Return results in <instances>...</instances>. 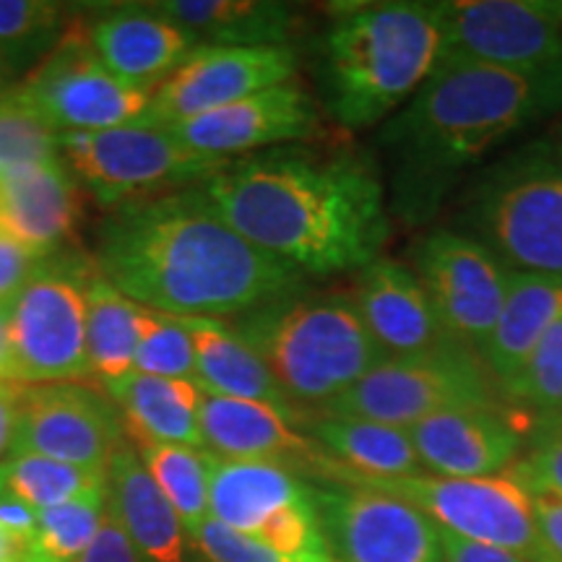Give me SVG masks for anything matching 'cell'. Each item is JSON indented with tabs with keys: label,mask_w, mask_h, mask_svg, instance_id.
<instances>
[{
	"label": "cell",
	"mask_w": 562,
	"mask_h": 562,
	"mask_svg": "<svg viewBox=\"0 0 562 562\" xmlns=\"http://www.w3.org/2000/svg\"><path fill=\"white\" fill-rule=\"evenodd\" d=\"M201 188L232 229L305 277L368 269L391 235L381 170L351 146L248 154Z\"/></svg>",
	"instance_id": "1"
},
{
	"label": "cell",
	"mask_w": 562,
	"mask_h": 562,
	"mask_svg": "<svg viewBox=\"0 0 562 562\" xmlns=\"http://www.w3.org/2000/svg\"><path fill=\"white\" fill-rule=\"evenodd\" d=\"M97 269L140 307L180 318H237L305 286V273L245 240L201 186L112 209Z\"/></svg>",
	"instance_id": "2"
},
{
	"label": "cell",
	"mask_w": 562,
	"mask_h": 562,
	"mask_svg": "<svg viewBox=\"0 0 562 562\" xmlns=\"http://www.w3.org/2000/svg\"><path fill=\"white\" fill-rule=\"evenodd\" d=\"M562 110V66L518 74L440 60L381 131L391 161L389 211L404 227L438 216L459 180L513 133Z\"/></svg>",
	"instance_id": "3"
},
{
	"label": "cell",
	"mask_w": 562,
	"mask_h": 562,
	"mask_svg": "<svg viewBox=\"0 0 562 562\" xmlns=\"http://www.w3.org/2000/svg\"><path fill=\"white\" fill-rule=\"evenodd\" d=\"M442 47L438 3L391 0L336 9L321 45L328 112L347 131L383 123L435 74Z\"/></svg>",
	"instance_id": "4"
},
{
	"label": "cell",
	"mask_w": 562,
	"mask_h": 562,
	"mask_svg": "<svg viewBox=\"0 0 562 562\" xmlns=\"http://www.w3.org/2000/svg\"><path fill=\"white\" fill-rule=\"evenodd\" d=\"M229 328L261 357L284 396L311 417L389 360L364 326L355 292L302 286L237 315Z\"/></svg>",
	"instance_id": "5"
},
{
	"label": "cell",
	"mask_w": 562,
	"mask_h": 562,
	"mask_svg": "<svg viewBox=\"0 0 562 562\" xmlns=\"http://www.w3.org/2000/svg\"><path fill=\"white\" fill-rule=\"evenodd\" d=\"M453 229L513 271L562 279V138L531 140L484 167L461 195Z\"/></svg>",
	"instance_id": "6"
},
{
	"label": "cell",
	"mask_w": 562,
	"mask_h": 562,
	"mask_svg": "<svg viewBox=\"0 0 562 562\" xmlns=\"http://www.w3.org/2000/svg\"><path fill=\"white\" fill-rule=\"evenodd\" d=\"M505 393L476 349L451 341L427 355L385 360L323 409L409 430L438 412L505 406Z\"/></svg>",
	"instance_id": "7"
},
{
	"label": "cell",
	"mask_w": 562,
	"mask_h": 562,
	"mask_svg": "<svg viewBox=\"0 0 562 562\" xmlns=\"http://www.w3.org/2000/svg\"><path fill=\"white\" fill-rule=\"evenodd\" d=\"M97 261L53 252L11 305V349L24 385L79 383L89 378V277Z\"/></svg>",
	"instance_id": "8"
},
{
	"label": "cell",
	"mask_w": 562,
	"mask_h": 562,
	"mask_svg": "<svg viewBox=\"0 0 562 562\" xmlns=\"http://www.w3.org/2000/svg\"><path fill=\"white\" fill-rule=\"evenodd\" d=\"M60 154L70 172L110 211L146 195L203 186L227 161L182 146L167 128L131 123L91 133H60Z\"/></svg>",
	"instance_id": "9"
},
{
	"label": "cell",
	"mask_w": 562,
	"mask_h": 562,
	"mask_svg": "<svg viewBox=\"0 0 562 562\" xmlns=\"http://www.w3.org/2000/svg\"><path fill=\"white\" fill-rule=\"evenodd\" d=\"M341 482L364 484L402 497L427 513L440 529L469 542L508 550L526 562H560L547 550L533 521L531 495L505 474L476 476V480L435 474L372 480V476L351 474L347 469Z\"/></svg>",
	"instance_id": "10"
},
{
	"label": "cell",
	"mask_w": 562,
	"mask_h": 562,
	"mask_svg": "<svg viewBox=\"0 0 562 562\" xmlns=\"http://www.w3.org/2000/svg\"><path fill=\"white\" fill-rule=\"evenodd\" d=\"M58 133H91L140 123L154 89L133 87L104 66L89 26H66L53 53L11 89Z\"/></svg>",
	"instance_id": "11"
},
{
	"label": "cell",
	"mask_w": 562,
	"mask_h": 562,
	"mask_svg": "<svg viewBox=\"0 0 562 562\" xmlns=\"http://www.w3.org/2000/svg\"><path fill=\"white\" fill-rule=\"evenodd\" d=\"M412 269L448 336L482 355L508 297L513 269L482 240L453 227L427 232L414 245Z\"/></svg>",
	"instance_id": "12"
},
{
	"label": "cell",
	"mask_w": 562,
	"mask_h": 562,
	"mask_svg": "<svg viewBox=\"0 0 562 562\" xmlns=\"http://www.w3.org/2000/svg\"><path fill=\"white\" fill-rule=\"evenodd\" d=\"M334 562H446L440 526L412 503L355 482H311Z\"/></svg>",
	"instance_id": "13"
},
{
	"label": "cell",
	"mask_w": 562,
	"mask_h": 562,
	"mask_svg": "<svg viewBox=\"0 0 562 562\" xmlns=\"http://www.w3.org/2000/svg\"><path fill=\"white\" fill-rule=\"evenodd\" d=\"M446 60L518 74L562 66V0H442Z\"/></svg>",
	"instance_id": "14"
},
{
	"label": "cell",
	"mask_w": 562,
	"mask_h": 562,
	"mask_svg": "<svg viewBox=\"0 0 562 562\" xmlns=\"http://www.w3.org/2000/svg\"><path fill=\"white\" fill-rule=\"evenodd\" d=\"M123 440V417L108 391L83 383L24 385L9 456H45L108 474Z\"/></svg>",
	"instance_id": "15"
},
{
	"label": "cell",
	"mask_w": 562,
	"mask_h": 562,
	"mask_svg": "<svg viewBox=\"0 0 562 562\" xmlns=\"http://www.w3.org/2000/svg\"><path fill=\"white\" fill-rule=\"evenodd\" d=\"M294 74L297 53L292 47L199 45L165 81L157 83L144 123L167 128L191 121L292 81Z\"/></svg>",
	"instance_id": "16"
},
{
	"label": "cell",
	"mask_w": 562,
	"mask_h": 562,
	"mask_svg": "<svg viewBox=\"0 0 562 562\" xmlns=\"http://www.w3.org/2000/svg\"><path fill=\"white\" fill-rule=\"evenodd\" d=\"M167 131L195 154L229 161V157L240 154H258L315 138L321 131V115L305 87L286 81L222 110L167 125Z\"/></svg>",
	"instance_id": "17"
},
{
	"label": "cell",
	"mask_w": 562,
	"mask_h": 562,
	"mask_svg": "<svg viewBox=\"0 0 562 562\" xmlns=\"http://www.w3.org/2000/svg\"><path fill=\"white\" fill-rule=\"evenodd\" d=\"M199 427L203 448L220 459L271 461L307 482H339L344 476L339 461L269 404L203 393Z\"/></svg>",
	"instance_id": "18"
},
{
	"label": "cell",
	"mask_w": 562,
	"mask_h": 562,
	"mask_svg": "<svg viewBox=\"0 0 562 562\" xmlns=\"http://www.w3.org/2000/svg\"><path fill=\"white\" fill-rule=\"evenodd\" d=\"M427 474L476 480L505 474L526 451L531 425L505 406H461L438 412L409 427Z\"/></svg>",
	"instance_id": "19"
},
{
	"label": "cell",
	"mask_w": 562,
	"mask_h": 562,
	"mask_svg": "<svg viewBox=\"0 0 562 562\" xmlns=\"http://www.w3.org/2000/svg\"><path fill=\"white\" fill-rule=\"evenodd\" d=\"M351 292L364 326L389 360L427 355L453 341L409 263L378 258L360 271Z\"/></svg>",
	"instance_id": "20"
},
{
	"label": "cell",
	"mask_w": 562,
	"mask_h": 562,
	"mask_svg": "<svg viewBox=\"0 0 562 562\" xmlns=\"http://www.w3.org/2000/svg\"><path fill=\"white\" fill-rule=\"evenodd\" d=\"M79 214V182L60 159L30 161L0 175V229L37 256L58 252L74 237Z\"/></svg>",
	"instance_id": "21"
},
{
	"label": "cell",
	"mask_w": 562,
	"mask_h": 562,
	"mask_svg": "<svg viewBox=\"0 0 562 562\" xmlns=\"http://www.w3.org/2000/svg\"><path fill=\"white\" fill-rule=\"evenodd\" d=\"M94 53L112 74L133 87L157 89L201 45L151 5H117L89 26Z\"/></svg>",
	"instance_id": "22"
},
{
	"label": "cell",
	"mask_w": 562,
	"mask_h": 562,
	"mask_svg": "<svg viewBox=\"0 0 562 562\" xmlns=\"http://www.w3.org/2000/svg\"><path fill=\"white\" fill-rule=\"evenodd\" d=\"M108 505L144 562H193L180 516L125 438L108 467Z\"/></svg>",
	"instance_id": "23"
},
{
	"label": "cell",
	"mask_w": 562,
	"mask_h": 562,
	"mask_svg": "<svg viewBox=\"0 0 562 562\" xmlns=\"http://www.w3.org/2000/svg\"><path fill=\"white\" fill-rule=\"evenodd\" d=\"M182 323L193 336L195 383L201 385L203 393L269 404L297 422L300 430L311 425V414L300 412L284 396L261 357L229 326L214 318H182Z\"/></svg>",
	"instance_id": "24"
},
{
	"label": "cell",
	"mask_w": 562,
	"mask_h": 562,
	"mask_svg": "<svg viewBox=\"0 0 562 562\" xmlns=\"http://www.w3.org/2000/svg\"><path fill=\"white\" fill-rule=\"evenodd\" d=\"M149 5L201 45L290 47L300 26L297 11L277 0H161Z\"/></svg>",
	"instance_id": "25"
},
{
	"label": "cell",
	"mask_w": 562,
	"mask_h": 562,
	"mask_svg": "<svg viewBox=\"0 0 562 562\" xmlns=\"http://www.w3.org/2000/svg\"><path fill=\"white\" fill-rule=\"evenodd\" d=\"M562 318V279L542 277V273L513 271L508 297L487 344L482 360L487 364L503 393L516 381L518 372L550 331ZM508 402V398H505Z\"/></svg>",
	"instance_id": "26"
},
{
	"label": "cell",
	"mask_w": 562,
	"mask_h": 562,
	"mask_svg": "<svg viewBox=\"0 0 562 562\" xmlns=\"http://www.w3.org/2000/svg\"><path fill=\"white\" fill-rule=\"evenodd\" d=\"M305 476L271 461L216 456L209 487V516L229 529L256 537L266 524L311 492Z\"/></svg>",
	"instance_id": "27"
},
{
	"label": "cell",
	"mask_w": 562,
	"mask_h": 562,
	"mask_svg": "<svg viewBox=\"0 0 562 562\" xmlns=\"http://www.w3.org/2000/svg\"><path fill=\"white\" fill-rule=\"evenodd\" d=\"M104 391L121 412L125 435H140V438L172 442V446L203 448L199 427L203 391L195 381L154 378L133 370L131 375L108 385Z\"/></svg>",
	"instance_id": "28"
},
{
	"label": "cell",
	"mask_w": 562,
	"mask_h": 562,
	"mask_svg": "<svg viewBox=\"0 0 562 562\" xmlns=\"http://www.w3.org/2000/svg\"><path fill=\"white\" fill-rule=\"evenodd\" d=\"M305 430L334 461H339L357 476L402 480V476L427 474L412 435L404 427L336 417V414H315Z\"/></svg>",
	"instance_id": "29"
},
{
	"label": "cell",
	"mask_w": 562,
	"mask_h": 562,
	"mask_svg": "<svg viewBox=\"0 0 562 562\" xmlns=\"http://www.w3.org/2000/svg\"><path fill=\"white\" fill-rule=\"evenodd\" d=\"M87 307L89 372L108 389L133 372L140 305L115 290L102 271L94 269L89 277Z\"/></svg>",
	"instance_id": "30"
},
{
	"label": "cell",
	"mask_w": 562,
	"mask_h": 562,
	"mask_svg": "<svg viewBox=\"0 0 562 562\" xmlns=\"http://www.w3.org/2000/svg\"><path fill=\"white\" fill-rule=\"evenodd\" d=\"M125 438L136 448L151 480L165 492L191 537L209 518V487L216 456L203 448L172 446V442H157L140 435H125Z\"/></svg>",
	"instance_id": "31"
},
{
	"label": "cell",
	"mask_w": 562,
	"mask_h": 562,
	"mask_svg": "<svg viewBox=\"0 0 562 562\" xmlns=\"http://www.w3.org/2000/svg\"><path fill=\"white\" fill-rule=\"evenodd\" d=\"M108 484V474L70 467L45 456L19 453L0 461V497L30 505L32 510H50Z\"/></svg>",
	"instance_id": "32"
},
{
	"label": "cell",
	"mask_w": 562,
	"mask_h": 562,
	"mask_svg": "<svg viewBox=\"0 0 562 562\" xmlns=\"http://www.w3.org/2000/svg\"><path fill=\"white\" fill-rule=\"evenodd\" d=\"M66 5L55 0H0V63L5 74L37 68L66 32Z\"/></svg>",
	"instance_id": "33"
},
{
	"label": "cell",
	"mask_w": 562,
	"mask_h": 562,
	"mask_svg": "<svg viewBox=\"0 0 562 562\" xmlns=\"http://www.w3.org/2000/svg\"><path fill=\"white\" fill-rule=\"evenodd\" d=\"M108 513V484L76 501L42 510L30 539V562H76Z\"/></svg>",
	"instance_id": "34"
},
{
	"label": "cell",
	"mask_w": 562,
	"mask_h": 562,
	"mask_svg": "<svg viewBox=\"0 0 562 562\" xmlns=\"http://www.w3.org/2000/svg\"><path fill=\"white\" fill-rule=\"evenodd\" d=\"M505 398L529 419L531 432L562 419V318L531 351Z\"/></svg>",
	"instance_id": "35"
},
{
	"label": "cell",
	"mask_w": 562,
	"mask_h": 562,
	"mask_svg": "<svg viewBox=\"0 0 562 562\" xmlns=\"http://www.w3.org/2000/svg\"><path fill=\"white\" fill-rule=\"evenodd\" d=\"M133 370L154 378L195 381L193 336L182 318L140 307Z\"/></svg>",
	"instance_id": "36"
},
{
	"label": "cell",
	"mask_w": 562,
	"mask_h": 562,
	"mask_svg": "<svg viewBox=\"0 0 562 562\" xmlns=\"http://www.w3.org/2000/svg\"><path fill=\"white\" fill-rule=\"evenodd\" d=\"M47 159H60V133L13 91H5L0 97V175Z\"/></svg>",
	"instance_id": "37"
},
{
	"label": "cell",
	"mask_w": 562,
	"mask_h": 562,
	"mask_svg": "<svg viewBox=\"0 0 562 562\" xmlns=\"http://www.w3.org/2000/svg\"><path fill=\"white\" fill-rule=\"evenodd\" d=\"M529 495H552L562 501V427L533 430L526 451L505 472Z\"/></svg>",
	"instance_id": "38"
},
{
	"label": "cell",
	"mask_w": 562,
	"mask_h": 562,
	"mask_svg": "<svg viewBox=\"0 0 562 562\" xmlns=\"http://www.w3.org/2000/svg\"><path fill=\"white\" fill-rule=\"evenodd\" d=\"M191 542L203 562H286L258 539L229 529L211 516L191 533Z\"/></svg>",
	"instance_id": "39"
},
{
	"label": "cell",
	"mask_w": 562,
	"mask_h": 562,
	"mask_svg": "<svg viewBox=\"0 0 562 562\" xmlns=\"http://www.w3.org/2000/svg\"><path fill=\"white\" fill-rule=\"evenodd\" d=\"M40 261L42 256L5 229H0V305H13Z\"/></svg>",
	"instance_id": "40"
},
{
	"label": "cell",
	"mask_w": 562,
	"mask_h": 562,
	"mask_svg": "<svg viewBox=\"0 0 562 562\" xmlns=\"http://www.w3.org/2000/svg\"><path fill=\"white\" fill-rule=\"evenodd\" d=\"M76 562H144L140 554L133 547L131 537L125 533V529L121 526V521L115 518V513L110 510L104 513L100 531L97 537L91 539V544L83 550V554Z\"/></svg>",
	"instance_id": "41"
},
{
	"label": "cell",
	"mask_w": 562,
	"mask_h": 562,
	"mask_svg": "<svg viewBox=\"0 0 562 562\" xmlns=\"http://www.w3.org/2000/svg\"><path fill=\"white\" fill-rule=\"evenodd\" d=\"M442 539V558L446 562H526L508 550H497V547L476 544L469 539L456 537V533L440 529Z\"/></svg>",
	"instance_id": "42"
},
{
	"label": "cell",
	"mask_w": 562,
	"mask_h": 562,
	"mask_svg": "<svg viewBox=\"0 0 562 562\" xmlns=\"http://www.w3.org/2000/svg\"><path fill=\"white\" fill-rule=\"evenodd\" d=\"M531 508L547 550L562 562V501L552 495H531Z\"/></svg>",
	"instance_id": "43"
},
{
	"label": "cell",
	"mask_w": 562,
	"mask_h": 562,
	"mask_svg": "<svg viewBox=\"0 0 562 562\" xmlns=\"http://www.w3.org/2000/svg\"><path fill=\"white\" fill-rule=\"evenodd\" d=\"M21 396H24V383L0 381V459L11 451L19 425Z\"/></svg>",
	"instance_id": "44"
},
{
	"label": "cell",
	"mask_w": 562,
	"mask_h": 562,
	"mask_svg": "<svg viewBox=\"0 0 562 562\" xmlns=\"http://www.w3.org/2000/svg\"><path fill=\"white\" fill-rule=\"evenodd\" d=\"M37 518L40 513L32 510L30 505L11 501V497H0V526L5 531H11L13 537L30 542L34 531H37Z\"/></svg>",
	"instance_id": "45"
},
{
	"label": "cell",
	"mask_w": 562,
	"mask_h": 562,
	"mask_svg": "<svg viewBox=\"0 0 562 562\" xmlns=\"http://www.w3.org/2000/svg\"><path fill=\"white\" fill-rule=\"evenodd\" d=\"M0 381H16V364L11 349V307L0 305Z\"/></svg>",
	"instance_id": "46"
},
{
	"label": "cell",
	"mask_w": 562,
	"mask_h": 562,
	"mask_svg": "<svg viewBox=\"0 0 562 562\" xmlns=\"http://www.w3.org/2000/svg\"><path fill=\"white\" fill-rule=\"evenodd\" d=\"M0 562H30V542L0 526Z\"/></svg>",
	"instance_id": "47"
},
{
	"label": "cell",
	"mask_w": 562,
	"mask_h": 562,
	"mask_svg": "<svg viewBox=\"0 0 562 562\" xmlns=\"http://www.w3.org/2000/svg\"><path fill=\"white\" fill-rule=\"evenodd\" d=\"M5 79H9V74H5L3 63H0V97H3V94H5Z\"/></svg>",
	"instance_id": "48"
},
{
	"label": "cell",
	"mask_w": 562,
	"mask_h": 562,
	"mask_svg": "<svg viewBox=\"0 0 562 562\" xmlns=\"http://www.w3.org/2000/svg\"><path fill=\"white\" fill-rule=\"evenodd\" d=\"M547 427H562V419L554 422V425H547ZM539 430H542V427H539Z\"/></svg>",
	"instance_id": "49"
}]
</instances>
